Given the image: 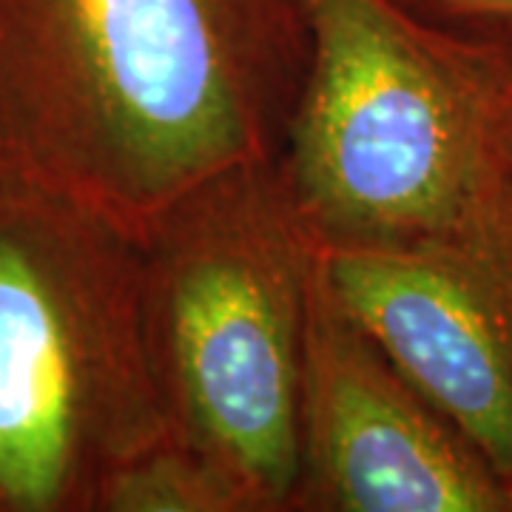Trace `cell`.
Here are the masks:
<instances>
[{
  "instance_id": "2",
  "label": "cell",
  "mask_w": 512,
  "mask_h": 512,
  "mask_svg": "<svg viewBox=\"0 0 512 512\" xmlns=\"http://www.w3.org/2000/svg\"><path fill=\"white\" fill-rule=\"evenodd\" d=\"M311 57L276 168L325 254L453 265L512 308V40L393 0H302Z\"/></svg>"
},
{
  "instance_id": "8",
  "label": "cell",
  "mask_w": 512,
  "mask_h": 512,
  "mask_svg": "<svg viewBox=\"0 0 512 512\" xmlns=\"http://www.w3.org/2000/svg\"><path fill=\"white\" fill-rule=\"evenodd\" d=\"M410 15L453 32L512 40V0H393Z\"/></svg>"
},
{
  "instance_id": "7",
  "label": "cell",
  "mask_w": 512,
  "mask_h": 512,
  "mask_svg": "<svg viewBox=\"0 0 512 512\" xmlns=\"http://www.w3.org/2000/svg\"><path fill=\"white\" fill-rule=\"evenodd\" d=\"M100 512H251V501L211 458L168 436L109 478Z\"/></svg>"
},
{
  "instance_id": "3",
  "label": "cell",
  "mask_w": 512,
  "mask_h": 512,
  "mask_svg": "<svg viewBox=\"0 0 512 512\" xmlns=\"http://www.w3.org/2000/svg\"><path fill=\"white\" fill-rule=\"evenodd\" d=\"M316 265L276 160L211 174L140 234L143 333L168 433L234 478L251 512H291Z\"/></svg>"
},
{
  "instance_id": "6",
  "label": "cell",
  "mask_w": 512,
  "mask_h": 512,
  "mask_svg": "<svg viewBox=\"0 0 512 512\" xmlns=\"http://www.w3.org/2000/svg\"><path fill=\"white\" fill-rule=\"evenodd\" d=\"M319 254L342 305L512 493V308L444 262Z\"/></svg>"
},
{
  "instance_id": "1",
  "label": "cell",
  "mask_w": 512,
  "mask_h": 512,
  "mask_svg": "<svg viewBox=\"0 0 512 512\" xmlns=\"http://www.w3.org/2000/svg\"><path fill=\"white\" fill-rule=\"evenodd\" d=\"M302 0H0V180L143 234L211 174L276 160Z\"/></svg>"
},
{
  "instance_id": "4",
  "label": "cell",
  "mask_w": 512,
  "mask_h": 512,
  "mask_svg": "<svg viewBox=\"0 0 512 512\" xmlns=\"http://www.w3.org/2000/svg\"><path fill=\"white\" fill-rule=\"evenodd\" d=\"M168 436L140 237L0 180V512H100L109 478Z\"/></svg>"
},
{
  "instance_id": "5",
  "label": "cell",
  "mask_w": 512,
  "mask_h": 512,
  "mask_svg": "<svg viewBox=\"0 0 512 512\" xmlns=\"http://www.w3.org/2000/svg\"><path fill=\"white\" fill-rule=\"evenodd\" d=\"M291 512H512L476 447L313 276Z\"/></svg>"
}]
</instances>
